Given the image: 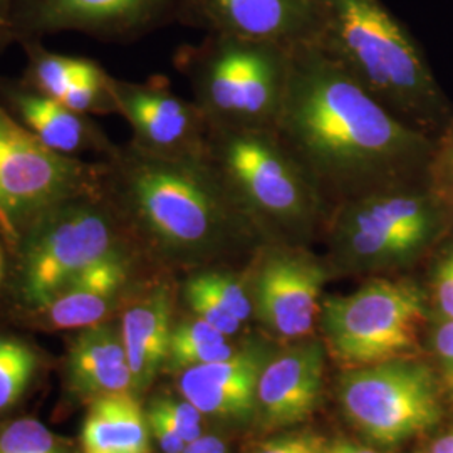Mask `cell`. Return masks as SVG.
I'll return each instance as SVG.
<instances>
[{"mask_svg": "<svg viewBox=\"0 0 453 453\" xmlns=\"http://www.w3.org/2000/svg\"><path fill=\"white\" fill-rule=\"evenodd\" d=\"M151 406L157 408L163 417L170 421V425L187 443L202 437V413L187 400L177 402L163 396L157 398Z\"/></svg>", "mask_w": 453, "mask_h": 453, "instance_id": "29", "label": "cell"}, {"mask_svg": "<svg viewBox=\"0 0 453 453\" xmlns=\"http://www.w3.org/2000/svg\"><path fill=\"white\" fill-rule=\"evenodd\" d=\"M173 326V297L165 282L148 288L125 311L121 340L134 388H146L166 363Z\"/></svg>", "mask_w": 453, "mask_h": 453, "instance_id": "18", "label": "cell"}, {"mask_svg": "<svg viewBox=\"0 0 453 453\" xmlns=\"http://www.w3.org/2000/svg\"><path fill=\"white\" fill-rule=\"evenodd\" d=\"M432 453H453V432L438 438L432 447Z\"/></svg>", "mask_w": 453, "mask_h": 453, "instance_id": "37", "label": "cell"}, {"mask_svg": "<svg viewBox=\"0 0 453 453\" xmlns=\"http://www.w3.org/2000/svg\"><path fill=\"white\" fill-rule=\"evenodd\" d=\"M426 185L453 213V118L435 138L426 168Z\"/></svg>", "mask_w": 453, "mask_h": 453, "instance_id": "25", "label": "cell"}, {"mask_svg": "<svg viewBox=\"0 0 453 453\" xmlns=\"http://www.w3.org/2000/svg\"><path fill=\"white\" fill-rule=\"evenodd\" d=\"M430 312L415 280L372 277L351 294L323 299L319 326L331 357L353 370L413 353Z\"/></svg>", "mask_w": 453, "mask_h": 453, "instance_id": "7", "label": "cell"}, {"mask_svg": "<svg viewBox=\"0 0 453 453\" xmlns=\"http://www.w3.org/2000/svg\"><path fill=\"white\" fill-rule=\"evenodd\" d=\"M2 269H4V260H2V254H0V280H2Z\"/></svg>", "mask_w": 453, "mask_h": 453, "instance_id": "38", "label": "cell"}, {"mask_svg": "<svg viewBox=\"0 0 453 453\" xmlns=\"http://www.w3.org/2000/svg\"><path fill=\"white\" fill-rule=\"evenodd\" d=\"M81 162L44 145L0 106V234L19 241L48 211L80 198Z\"/></svg>", "mask_w": 453, "mask_h": 453, "instance_id": "8", "label": "cell"}, {"mask_svg": "<svg viewBox=\"0 0 453 453\" xmlns=\"http://www.w3.org/2000/svg\"><path fill=\"white\" fill-rule=\"evenodd\" d=\"M452 232V211L426 181H417L331 207L321 235L329 243L326 264L333 275L406 267Z\"/></svg>", "mask_w": 453, "mask_h": 453, "instance_id": "5", "label": "cell"}, {"mask_svg": "<svg viewBox=\"0 0 453 453\" xmlns=\"http://www.w3.org/2000/svg\"><path fill=\"white\" fill-rule=\"evenodd\" d=\"M116 111L134 133V148L166 158H205L211 125L195 103L162 84L111 80Z\"/></svg>", "mask_w": 453, "mask_h": 453, "instance_id": "13", "label": "cell"}, {"mask_svg": "<svg viewBox=\"0 0 453 453\" xmlns=\"http://www.w3.org/2000/svg\"><path fill=\"white\" fill-rule=\"evenodd\" d=\"M188 280L209 294L215 303H219L243 326L254 319V301L247 271L235 273L230 269H202L190 275Z\"/></svg>", "mask_w": 453, "mask_h": 453, "instance_id": "22", "label": "cell"}, {"mask_svg": "<svg viewBox=\"0 0 453 453\" xmlns=\"http://www.w3.org/2000/svg\"><path fill=\"white\" fill-rule=\"evenodd\" d=\"M324 353L321 341L301 340L269 357L260 372L256 410L264 428H286L314 413L323 389Z\"/></svg>", "mask_w": 453, "mask_h": 453, "instance_id": "15", "label": "cell"}, {"mask_svg": "<svg viewBox=\"0 0 453 453\" xmlns=\"http://www.w3.org/2000/svg\"><path fill=\"white\" fill-rule=\"evenodd\" d=\"M0 453H63L58 440L41 421L11 423L0 435Z\"/></svg>", "mask_w": 453, "mask_h": 453, "instance_id": "26", "label": "cell"}, {"mask_svg": "<svg viewBox=\"0 0 453 453\" xmlns=\"http://www.w3.org/2000/svg\"><path fill=\"white\" fill-rule=\"evenodd\" d=\"M37 357L22 341L0 336V410L14 405L31 385Z\"/></svg>", "mask_w": 453, "mask_h": 453, "instance_id": "23", "label": "cell"}, {"mask_svg": "<svg viewBox=\"0 0 453 453\" xmlns=\"http://www.w3.org/2000/svg\"><path fill=\"white\" fill-rule=\"evenodd\" d=\"M326 440L319 435H299L292 453H326Z\"/></svg>", "mask_w": 453, "mask_h": 453, "instance_id": "34", "label": "cell"}, {"mask_svg": "<svg viewBox=\"0 0 453 453\" xmlns=\"http://www.w3.org/2000/svg\"><path fill=\"white\" fill-rule=\"evenodd\" d=\"M289 50L273 42L209 34L181 63L211 130L274 131L289 76Z\"/></svg>", "mask_w": 453, "mask_h": 453, "instance_id": "6", "label": "cell"}, {"mask_svg": "<svg viewBox=\"0 0 453 453\" xmlns=\"http://www.w3.org/2000/svg\"><path fill=\"white\" fill-rule=\"evenodd\" d=\"M14 0H0V34H9V14Z\"/></svg>", "mask_w": 453, "mask_h": 453, "instance_id": "36", "label": "cell"}, {"mask_svg": "<svg viewBox=\"0 0 453 453\" xmlns=\"http://www.w3.org/2000/svg\"><path fill=\"white\" fill-rule=\"evenodd\" d=\"M434 346L438 357L447 361L453 368V319L440 321L434 334Z\"/></svg>", "mask_w": 453, "mask_h": 453, "instance_id": "31", "label": "cell"}, {"mask_svg": "<svg viewBox=\"0 0 453 453\" xmlns=\"http://www.w3.org/2000/svg\"><path fill=\"white\" fill-rule=\"evenodd\" d=\"M183 297L195 318L211 324L215 329L224 333L226 338L239 334V331L242 329L243 324L239 319H235L228 311L215 303L209 294L198 289L188 279L183 284Z\"/></svg>", "mask_w": 453, "mask_h": 453, "instance_id": "27", "label": "cell"}, {"mask_svg": "<svg viewBox=\"0 0 453 453\" xmlns=\"http://www.w3.org/2000/svg\"><path fill=\"white\" fill-rule=\"evenodd\" d=\"M181 453H228L226 452V443L219 437L211 435H202L194 441L187 443V447L181 450Z\"/></svg>", "mask_w": 453, "mask_h": 453, "instance_id": "32", "label": "cell"}, {"mask_svg": "<svg viewBox=\"0 0 453 453\" xmlns=\"http://www.w3.org/2000/svg\"><path fill=\"white\" fill-rule=\"evenodd\" d=\"M413 130L437 138L453 118L420 44L383 0H318L309 41Z\"/></svg>", "mask_w": 453, "mask_h": 453, "instance_id": "3", "label": "cell"}, {"mask_svg": "<svg viewBox=\"0 0 453 453\" xmlns=\"http://www.w3.org/2000/svg\"><path fill=\"white\" fill-rule=\"evenodd\" d=\"M329 275L308 245L262 243L247 269L254 318L279 340H308L319 324Z\"/></svg>", "mask_w": 453, "mask_h": 453, "instance_id": "11", "label": "cell"}, {"mask_svg": "<svg viewBox=\"0 0 453 453\" xmlns=\"http://www.w3.org/2000/svg\"><path fill=\"white\" fill-rule=\"evenodd\" d=\"M181 0H14L9 34L22 37L80 31L134 37L179 16Z\"/></svg>", "mask_w": 453, "mask_h": 453, "instance_id": "12", "label": "cell"}, {"mask_svg": "<svg viewBox=\"0 0 453 453\" xmlns=\"http://www.w3.org/2000/svg\"><path fill=\"white\" fill-rule=\"evenodd\" d=\"M297 441H299V435L273 438V440L262 443L256 453H292Z\"/></svg>", "mask_w": 453, "mask_h": 453, "instance_id": "33", "label": "cell"}, {"mask_svg": "<svg viewBox=\"0 0 453 453\" xmlns=\"http://www.w3.org/2000/svg\"><path fill=\"white\" fill-rule=\"evenodd\" d=\"M318 0H181L177 19L209 34L294 48L312 39Z\"/></svg>", "mask_w": 453, "mask_h": 453, "instance_id": "14", "label": "cell"}, {"mask_svg": "<svg viewBox=\"0 0 453 453\" xmlns=\"http://www.w3.org/2000/svg\"><path fill=\"white\" fill-rule=\"evenodd\" d=\"M116 205L160 256L200 262L265 241L205 158H166L133 146L116 166Z\"/></svg>", "mask_w": 453, "mask_h": 453, "instance_id": "2", "label": "cell"}, {"mask_svg": "<svg viewBox=\"0 0 453 453\" xmlns=\"http://www.w3.org/2000/svg\"><path fill=\"white\" fill-rule=\"evenodd\" d=\"M326 453H378L372 449L366 447H359V445H353V443H336L331 449H327Z\"/></svg>", "mask_w": 453, "mask_h": 453, "instance_id": "35", "label": "cell"}, {"mask_svg": "<svg viewBox=\"0 0 453 453\" xmlns=\"http://www.w3.org/2000/svg\"><path fill=\"white\" fill-rule=\"evenodd\" d=\"M82 453H150V425L128 393L95 398L82 423Z\"/></svg>", "mask_w": 453, "mask_h": 453, "instance_id": "20", "label": "cell"}, {"mask_svg": "<svg viewBox=\"0 0 453 453\" xmlns=\"http://www.w3.org/2000/svg\"><path fill=\"white\" fill-rule=\"evenodd\" d=\"M452 234H453V232H452Z\"/></svg>", "mask_w": 453, "mask_h": 453, "instance_id": "39", "label": "cell"}, {"mask_svg": "<svg viewBox=\"0 0 453 453\" xmlns=\"http://www.w3.org/2000/svg\"><path fill=\"white\" fill-rule=\"evenodd\" d=\"M69 387L86 398H99L134 388L121 331L111 324L84 327L67 355Z\"/></svg>", "mask_w": 453, "mask_h": 453, "instance_id": "19", "label": "cell"}, {"mask_svg": "<svg viewBox=\"0 0 453 453\" xmlns=\"http://www.w3.org/2000/svg\"><path fill=\"white\" fill-rule=\"evenodd\" d=\"M275 136L303 165L327 209L426 181L435 140L410 128L311 42L289 50Z\"/></svg>", "mask_w": 453, "mask_h": 453, "instance_id": "1", "label": "cell"}, {"mask_svg": "<svg viewBox=\"0 0 453 453\" xmlns=\"http://www.w3.org/2000/svg\"><path fill=\"white\" fill-rule=\"evenodd\" d=\"M207 158L265 242L308 245L323 234V195L274 131L211 130Z\"/></svg>", "mask_w": 453, "mask_h": 453, "instance_id": "4", "label": "cell"}, {"mask_svg": "<svg viewBox=\"0 0 453 453\" xmlns=\"http://www.w3.org/2000/svg\"><path fill=\"white\" fill-rule=\"evenodd\" d=\"M430 279V311L434 308L440 321L453 319V242L438 257Z\"/></svg>", "mask_w": 453, "mask_h": 453, "instance_id": "28", "label": "cell"}, {"mask_svg": "<svg viewBox=\"0 0 453 453\" xmlns=\"http://www.w3.org/2000/svg\"><path fill=\"white\" fill-rule=\"evenodd\" d=\"M118 250L108 211L80 198L69 200L48 211L26 234L22 296L27 304L42 309L88 265Z\"/></svg>", "mask_w": 453, "mask_h": 453, "instance_id": "10", "label": "cell"}, {"mask_svg": "<svg viewBox=\"0 0 453 453\" xmlns=\"http://www.w3.org/2000/svg\"><path fill=\"white\" fill-rule=\"evenodd\" d=\"M146 418L150 425V432L158 441L163 452L181 453V450L187 447V441L180 437L177 430L170 425V421L166 420L157 408L150 406L146 411Z\"/></svg>", "mask_w": 453, "mask_h": 453, "instance_id": "30", "label": "cell"}, {"mask_svg": "<svg viewBox=\"0 0 453 453\" xmlns=\"http://www.w3.org/2000/svg\"><path fill=\"white\" fill-rule=\"evenodd\" d=\"M93 65L95 63L88 59L49 54L37 49L33 61L34 81L42 95L59 99L65 89L82 78Z\"/></svg>", "mask_w": 453, "mask_h": 453, "instance_id": "24", "label": "cell"}, {"mask_svg": "<svg viewBox=\"0 0 453 453\" xmlns=\"http://www.w3.org/2000/svg\"><path fill=\"white\" fill-rule=\"evenodd\" d=\"M273 353L250 341L224 361L187 368L180 376L181 396L202 413L220 420L245 421L257 410L260 372Z\"/></svg>", "mask_w": 453, "mask_h": 453, "instance_id": "16", "label": "cell"}, {"mask_svg": "<svg viewBox=\"0 0 453 453\" xmlns=\"http://www.w3.org/2000/svg\"><path fill=\"white\" fill-rule=\"evenodd\" d=\"M16 108L22 125L50 150L71 157L93 145L91 128L80 113L42 93H20Z\"/></svg>", "mask_w": 453, "mask_h": 453, "instance_id": "21", "label": "cell"}, {"mask_svg": "<svg viewBox=\"0 0 453 453\" xmlns=\"http://www.w3.org/2000/svg\"><path fill=\"white\" fill-rule=\"evenodd\" d=\"M341 405L363 435L388 447L420 435L441 418L432 372L400 359L346 372Z\"/></svg>", "mask_w": 453, "mask_h": 453, "instance_id": "9", "label": "cell"}, {"mask_svg": "<svg viewBox=\"0 0 453 453\" xmlns=\"http://www.w3.org/2000/svg\"><path fill=\"white\" fill-rule=\"evenodd\" d=\"M128 277L130 260L118 250L88 265L41 311L56 329H84L103 323Z\"/></svg>", "mask_w": 453, "mask_h": 453, "instance_id": "17", "label": "cell"}]
</instances>
